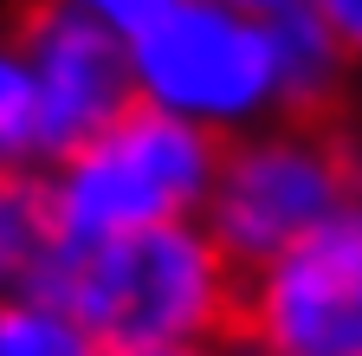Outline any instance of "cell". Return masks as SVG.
<instances>
[{
	"instance_id": "cell-1",
	"label": "cell",
	"mask_w": 362,
	"mask_h": 356,
	"mask_svg": "<svg viewBox=\"0 0 362 356\" xmlns=\"http://www.w3.org/2000/svg\"><path fill=\"white\" fill-rule=\"evenodd\" d=\"M52 298L110 356L233 343L240 265L214 246L201 220H168L117 240H65Z\"/></svg>"
},
{
	"instance_id": "cell-2",
	"label": "cell",
	"mask_w": 362,
	"mask_h": 356,
	"mask_svg": "<svg viewBox=\"0 0 362 356\" xmlns=\"http://www.w3.org/2000/svg\"><path fill=\"white\" fill-rule=\"evenodd\" d=\"M214 162H220V137L156 104H123L104 130L59 149L39 175L65 240H117V234L168 227V220H201Z\"/></svg>"
},
{
	"instance_id": "cell-3",
	"label": "cell",
	"mask_w": 362,
	"mask_h": 356,
	"mask_svg": "<svg viewBox=\"0 0 362 356\" xmlns=\"http://www.w3.org/2000/svg\"><path fill=\"white\" fill-rule=\"evenodd\" d=\"M136 104H156L207 137L259 130L285 110L279 26L226 0H168L123 39Z\"/></svg>"
},
{
	"instance_id": "cell-4",
	"label": "cell",
	"mask_w": 362,
	"mask_h": 356,
	"mask_svg": "<svg viewBox=\"0 0 362 356\" xmlns=\"http://www.w3.org/2000/svg\"><path fill=\"white\" fill-rule=\"evenodd\" d=\"M356 195H362V149L298 117L279 130H240L233 143H220L201 227L240 272H252L310 227H324Z\"/></svg>"
},
{
	"instance_id": "cell-5",
	"label": "cell",
	"mask_w": 362,
	"mask_h": 356,
	"mask_svg": "<svg viewBox=\"0 0 362 356\" xmlns=\"http://www.w3.org/2000/svg\"><path fill=\"white\" fill-rule=\"evenodd\" d=\"M233 343L246 356H362V195L240 272Z\"/></svg>"
},
{
	"instance_id": "cell-6",
	"label": "cell",
	"mask_w": 362,
	"mask_h": 356,
	"mask_svg": "<svg viewBox=\"0 0 362 356\" xmlns=\"http://www.w3.org/2000/svg\"><path fill=\"white\" fill-rule=\"evenodd\" d=\"M13 39H20V52L33 65L52 156L84 143L90 130H104L123 104H136L123 39L110 26H98L90 13L65 7V0H33L20 13V26H13Z\"/></svg>"
},
{
	"instance_id": "cell-7",
	"label": "cell",
	"mask_w": 362,
	"mask_h": 356,
	"mask_svg": "<svg viewBox=\"0 0 362 356\" xmlns=\"http://www.w3.org/2000/svg\"><path fill=\"white\" fill-rule=\"evenodd\" d=\"M65 259V227L52 214L39 168L0 175V298L52 292V272Z\"/></svg>"
},
{
	"instance_id": "cell-8",
	"label": "cell",
	"mask_w": 362,
	"mask_h": 356,
	"mask_svg": "<svg viewBox=\"0 0 362 356\" xmlns=\"http://www.w3.org/2000/svg\"><path fill=\"white\" fill-rule=\"evenodd\" d=\"M52 162V137H45V104L33 65L13 33H0V175L13 168H45Z\"/></svg>"
},
{
	"instance_id": "cell-9",
	"label": "cell",
	"mask_w": 362,
	"mask_h": 356,
	"mask_svg": "<svg viewBox=\"0 0 362 356\" xmlns=\"http://www.w3.org/2000/svg\"><path fill=\"white\" fill-rule=\"evenodd\" d=\"M0 356H110L52 292L0 298Z\"/></svg>"
},
{
	"instance_id": "cell-10",
	"label": "cell",
	"mask_w": 362,
	"mask_h": 356,
	"mask_svg": "<svg viewBox=\"0 0 362 356\" xmlns=\"http://www.w3.org/2000/svg\"><path fill=\"white\" fill-rule=\"evenodd\" d=\"M65 7H78V13H90L98 26H110L117 39H129L156 7H168V0H65Z\"/></svg>"
},
{
	"instance_id": "cell-11",
	"label": "cell",
	"mask_w": 362,
	"mask_h": 356,
	"mask_svg": "<svg viewBox=\"0 0 362 356\" xmlns=\"http://www.w3.org/2000/svg\"><path fill=\"white\" fill-rule=\"evenodd\" d=\"M310 7H317V20L337 33V46L349 59H362V0H310Z\"/></svg>"
},
{
	"instance_id": "cell-12",
	"label": "cell",
	"mask_w": 362,
	"mask_h": 356,
	"mask_svg": "<svg viewBox=\"0 0 362 356\" xmlns=\"http://www.w3.org/2000/svg\"><path fill=\"white\" fill-rule=\"evenodd\" d=\"M226 7H240V13H259V20H279L291 7H304V0H226Z\"/></svg>"
},
{
	"instance_id": "cell-13",
	"label": "cell",
	"mask_w": 362,
	"mask_h": 356,
	"mask_svg": "<svg viewBox=\"0 0 362 356\" xmlns=\"http://www.w3.org/2000/svg\"><path fill=\"white\" fill-rule=\"evenodd\" d=\"M129 356H233L226 343H188V350H129Z\"/></svg>"
}]
</instances>
